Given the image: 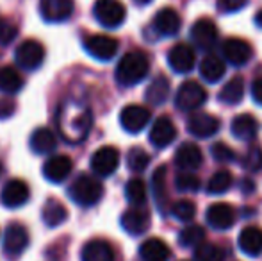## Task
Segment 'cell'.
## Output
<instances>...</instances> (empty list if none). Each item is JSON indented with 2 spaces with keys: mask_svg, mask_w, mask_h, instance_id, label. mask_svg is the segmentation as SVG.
<instances>
[{
  "mask_svg": "<svg viewBox=\"0 0 262 261\" xmlns=\"http://www.w3.org/2000/svg\"><path fill=\"white\" fill-rule=\"evenodd\" d=\"M150 70V63L146 54L134 50V52H127L120 59V63L116 66V83L120 86H134V84L141 83L146 77Z\"/></svg>",
  "mask_w": 262,
  "mask_h": 261,
  "instance_id": "obj_1",
  "label": "cell"
},
{
  "mask_svg": "<svg viewBox=\"0 0 262 261\" xmlns=\"http://www.w3.org/2000/svg\"><path fill=\"white\" fill-rule=\"evenodd\" d=\"M68 195L72 197L73 202H77L82 208H91L95 206L104 195V186L98 179H95L93 175L82 174L72 183L68 190Z\"/></svg>",
  "mask_w": 262,
  "mask_h": 261,
  "instance_id": "obj_2",
  "label": "cell"
},
{
  "mask_svg": "<svg viewBox=\"0 0 262 261\" xmlns=\"http://www.w3.org/2000/svg\"><path fill=\"white\" fill-rule=\"evenodd\" d=\"M97 22L105 29H116L125 22L127 9L120 0H97L93 6Z\"/></svg>",
  "mask_w": 262,
  "mask_h": 261,
  "instance_id": "obj_3",
  "label": "cell"
},
{
  "mask_svg": "<svg viewBox=\"0 0 262 261\" xmlns=\"http://www.w3.org/2000/svg\"><path fill=\"white\" fill-rule=\"evenodd\" d=\"M207 101V91L194 81H186L180 84L175 95V106L180 111H194Z\"/></svg>",
  "mask_w": 262,
  "mask_h": 261,
  "instance_id": "obj_4",
  "label": "cell"
},
{
  "mask_svg": "<svg viewBox=\"0 0 262 261\" xmlns=\"http://www.w3.org/2000/svg\"><path fill=\"white\" fill-rule=\"evenodd\" d=\"M14 59L20 68L32 72V70H38L45 61V49L36 39H27L20 43L18 49L14 50Z\"/></svg>",
  "mask_w": 262,
  "mask_h": 261,
  "instance_id": "obj_5",
  "label": "cell"
},
{
  "mask_svg": "<svg viewBox=\"0 0 262 261\" xmlns=\"http://www.w3.org/2000/svg\"><path fill=\"white\" fill-rule=\"evenodd\" d=\"M84 49L97 61H111L118 52V42L105 34H93L84 39Z\"/></svg>",
  "mask_w": 262,
  "mask_h": 261,
  "instance_id": "obj_6",
  "label": "cell"
},
{
  "mask_svg": "<svg viewBox=\"0 0 262 261\" xmlns=\"http://www.w3.org/2000/svg\"><path fill=\"white\" fill-rule=\"evenodd\" d=\"M118 165H120V152L114 147L107 145L98 149L97 152L91 156V170L97 174L98 177H109L116 172Z\"/></svg>",
  "mask_w": 262,
  "mask_h": 261,
  "instance_id": "obj_7",
  "label": "cell"
},
{
  "mask_svg": "<svg viewBox=\"0 0 262 261\" xmlns=\"http://www.w3.org/2000/svg\"><path fill=\"white\" fill-rule=\"evenodd\" d=\"M2 247L4 252L9 258H18L29 247V233L25 229V226H21V224H11V226H7L6 233H4Z\"/></svg>",
  "mask_w": 262,
  "mask_h": 261,
  "instance_id": "obj_8",
  "label": "cell"
},
{
  "mask_svg": "<svg viewBox=\"0 0 262 261\" xmlns=\"http://www.w3.org/2000/svg\"><path fill=\"white\" fill-rule=\"evenodd\" d=\"M150 109H146L145 106H138V104H132L123 108L120 115V124L127 132L130 134H138L148 126L150 122Z\"/></svg>",
  "mask_w": 262,
  "mask_h": 261,
  "instance_id": "obj_9",
  "label": "cell"
},
{
  "mask_svg": "<svg viewBox=\"0 0 262 261\" xmlns=\"http://www.w3.org/2000/svg\"><path fill=\"white\" fill-rule=\"evenodd\" d=\"M73 0H39V14L45 22L59 24L73 14Z\"/></svg>",
  "mask_w": 262,
  "mask_h": 261,
  "instance_id": "obj_10",
  "label": "cell"
},
{
  "mask_svg": "<svg viewBox=\"0 0 262 261\" xmlns=\"http://www.w3.org/2000/svg\"><path fill=\"white\" fill-rule=\"evenodd\" d=\"M29 195H31V192H29L27 183L21 181V179H11L2 188L0 202H2L6 208L16 209V208H21V206L29 200Z\"/></svg>",
  "mask_w": 262,
  "mask_h": 261,
  "instance_id": "obj_11",
  "label": "cell"
},
{
  "mask_svg": "<svg viewBox=\"0 0 262 261\" xmlns=\"http://www.w3.org/2000/svg\"><path fill=\"white\" fill-rule=\"evenodd\" d=\"M221 52L223 57L234 66L246 65L248 59L252 57V47L239 38H227L221 45Z\"/></svg>",
  "mask_w": 262,
  "mask_h": 261,
  "instance_id": "obj_12",
  "label": "cell"
},
{
  "mask_svg": "<svg viewBox=\"0 0 262 261\" xmlns=\"http://www.w3.org/2000/svg\"><path fill=\"white\" fill-rule=\"evenodd\" d=\"M205 218H207V224L212 229L217 231H225L230 229L235 222V211L232 206L225 204V202H216L207 209L205 213Z\"/></svg>",
  "mask_w": 262,
  "mask_h": 261,
  "instance_id": "obj_13",
  "label": "cell"
},
{
  "mask_svg": "<svg viewBox=\"0 0 262 261\" xmlns=\"http://www.w3.org/2000/svg\"><path fill=\"white\" fill-rule=\"evenodd\" d=\"M177 138V127L168 116H159L150 129V143L157 149L171 145Z\"/></svg>",
  "mask_w": 262,
  "mask_h": 261,
  "instance_id": "obj_14",
  "label": "cell"
},
{
  "mask_svg": "<svg viewBox=\"0 0 262 261\" xmlns=\"http://www.w3.org/2000/svg\"><path fill=\"white\" fill-rule=\"evenodd\" d=\"M191 38H193L194 45H198V49H202V50L212 49L217 39L216 24H214L212 20H209V18H200V20L194 22V25L191 27Z\"/></svg>",
  "mask_w": 262,
  "mask_h": 261,
  "instance_id": "obj_15",
  "label": "cell"
},
{
  "mask_svg": "<svg viewBox=\"0 0 262 261\" xmlns=\"http://www.w3.org/2000/svg\"><path fill=\"white\" fill-rule=\"evenodd\" d=\"M168 63L173 72L177 73H187L194 68V50L186 43L171 47L168 52Z\"/></svg>",
  "mask_w": 262,
  "mask_h": 261,
  "instance_id": "obj_16",
  "label": "cell"
},
{
  "mask_svg": "<svg viewBox=\"0 0 262 261\" xmlns=\"http://www.w3.org/2000/svg\"><path fill=\"white\" fill-rule=\"evenodd\" d=\"M72 159L64 154H59V156H52L50 159H47V163L43 165V175L50 183H62L72 174Z\"/></svg>",
  "mask_w": 262,
  "mask_h": 261,
  "instance_id": "obj_17",
  "label": "cell"
},
{
  "mask_svg": "<svg viewBox=\"0 0 262 261\" xmlns=\"http://www.w3.org/2000/svg\"><path fill=\"white\" fill-rule=\"evenodd\" d=\"M187 131L196 138H209L220 131V120L207 113H196L187 118Z\"/></svg>",
  "mask_w": 262,
  "mask_h": 261,
  "instance_id": "obj_18",
  "label": "cell"
},
{
  "mask_svg": "<svg viewBox=\"0 0 262 261\" xmlns=\"http://www.w3.org/2000/svg\"><path fill=\"white\" fill-rule=\"evenodd\" d=\"M121 227L132 236H139L150 227V216L145 209L130 208L121 215Z\"/></svg>",
  "mask_w": 262,
  "mask_h": 261,
  "instance_id": "obj_19",
  "label": "cell"
},
{
  "mask_svg": "<svg viewBox=\"0 0 262 261\" xmlns=\"http://www.w3.org/2000/svg\"><path fill=\"white\" fill-rule=\"evenodd\" d=\"M180 25L182 20L173 7H164L154 18V29L159 36H175L180 31Z\"/></svg>",
  "mask_w": 262,
  "mask_h": 261,
  "instance_id": "obj_20",
  "label": "cell"
},
{
  "mask_svg": "<svg viewBox=\"0 0 262 261\" xmlns=\"http://www.w3.org/2000/svg\"><path fill=\"white\" fill-rule=\"evenodd\" d=\"M204 154H202L200 147L194 143H182L175 152V165L180 170H194L202 165Z\"/></svg>",
  "mask_w": 262,
  "mask_h": 261,
  "instance_id": "obj_21",
  "label": "cell"
},
{
  "mask_svg": "<svg viewBox=\"0 0 262 261\" xmlns=\"http://www.w3.org/2000/svg\"><path fill=\"white\" fill-rule=\"evenodd\" d=\"M80 261H114V251L105 240H90L80 251Z\"/></svg>",
  "mask_w": 262,
  "mask_h": 261,
  "instance_id": "obj_22",
  "label": "cell"
},
{
  "mask_svg": "<svg viewBox=\"0 0 262 261\" xmlns=\"http://www.w3.org/2000/svg\"><path fill=\"white\" fill-rule=\"evenodd\" d=\"M239 247L246 256H259L262 252V229L248 226L239 234Z\"/></svg>",
  "mask_w": 262,
  "mask_h": 261,
  "instance_id": "obj_23",
  "label": "cell"
},
{
  "mask_svg": "<svg viewBox=\"0 0 262 261\" xmlns=\"http://www.w3.org/2000/svg\"><path fill=\"white\" fill-rule=\"evenodd\" d=\"M230 129L235 138L243 139V142H250V139L255 138L257 132H259V122H257L255 116L245 113V115H239L232 120Z\"/></svg>",
  "mask_w": 262,
  "mask_h": 261,
  "instance_id": "obj_24",
  "label": "cell"
},
{
  "mask_svg": "<svg viewBox=\"0 0 262 261\" xmlns=\"http://www.w3.org/2000/svg\"><path fill=\"white\" fill-rule=\"evenodd\" d=\"M169 247L159 238H148L139 247V261H168Z\"/></svg>",
  "mask_w": 262,
  "mask_h": 261,
  "instance_id": "obj_25",
  "label": "cell"
},
{
  "mask_svg": "<svg viewBox=\"0 0 262 261\" xmlns=\"http://www.w3.org/2000/svg\"><path fill=\"white\" fill-rule=\"evenodd\" d=\"M169 97V81L164 75H159L150 83L145 91V98L152 106H162Z\"/></svg>",
  "mask_w": 262,
  "mask_h": 261,
  "instance_id": "obj_26",
  "label": "cell"
},
{
  "mask_svg": "<svg viewBox=\"0 0 262 261\" xmlns=\"http://www.w3.org/2000/svg\"><path fill=\"white\" fill-rule=\"evenodd\" d=\"M55 145H57V139H55L52 131L45 129V127H39V129H36L34 132H32V136H31L32 152L45 156V154L52 152V150L55 149Z\"/></svg>",
  "mask_w": 262,
  "mask_h": 261,
  "instance_id": "obj_27",
  "label": "cell"
},
{
  "mask_svg": "<svg viewBox=\"0 0 262 261\" xmlns=\"http://www.w3.org/2000/svg\"><path fill=\"white\" fill-rule=\"evenodd\" d=\"M24 88V77L14 66H2L0 68V91L14 95Z\"/></svg>",
  "mask_w": 262,
  "mask_h": 261,
  "instance_id": "obj_28",
  "label": "cell"
},
{
  "mask_svg": "<svg viewBox=\"0 0 262 261\" xmlns=\"http://www.w3.org/2000/svg\"><path fill=\"white\" fill-rule=\"evenodd\" d=\"M166 174H168V168L164 165L156 168L152 175V192L156 197L157 208L161 213H166V202H168V190H166Z\"/></svg>",
  "mask_w": 262,
  "mask_h": 261,
  "instance_id": "obj_29",
  "label": "cell"
},
{
  "mask_svg": "<svg viewBox=\"0 0 262 261\" xmlns=\"http://www.w3.org/2000/svg\"><path fill=\"white\" fill-rule=\"evenodd\" d=\"M41 216H43V222H45L49 227H57L66 222L68 211H66V208L61 204V202H57L55 198H50V200L45 204V208H43Z\"/></svg>",
  "mask_w": 262,
  "mask_h": 261,
  "instance_id": "obj_30",
  "label": "cell"
},
{
  "mask_svg": "<svg viewBox=\"0 0 262 261\" xmlns=\"http://www.w3.org/2000/svg\"><path fill=\"white\" fill-rule=\"evenodd\" d=\"M225 61L220 59L217 56H207L200 65V75L204 77L207 83L214 84L225 75Z\"/></svg>",
  "mask_w": 262,
  "mask_h": 261,
  "instance_id": "obj_31",
  "label": "cell"
},
{
  "mask_svg": "<svg viewBox=\"0 0 262 261\" xmlns=\"http://www.w3.org/2000/svg\"><path fill=\"white\" fill-rule=\"evenodd\" d=\"M243 95H245V81H243V77H234V79H230L225 84L217 97L225 104L234 106L243 101Z\"/></svg>",
  "mask_w": 262,
  "mask_h": 261,
  "instance_id": "obj_32",
  "label": "cell"
},
{
  "mask_svg": "<svg viewBox=\"0 0 262 261\" xmlns=\"http://www.w3.org/2000/svg\"><path fill=\"white\" fill-rule=\"evenodd\" d=\"M125 197L136 208H141L146 202V186L141 179H130L125 185Z\"/></svg>",
  "mask_w": 262,
  "mask_h": 261,
  "instance_id": "obj_33",
  "label": "cell"
},
{
  "mask_svg": "<svg viewBox=\"0 0 262 261\" xmlns=\"http://www.w3.org/2000/svg\"><path fill=\"white\" fill-rule=\"evenodd\" d=\"M232 186V174L228 170H217L216 174L210 177L207 185V192L210 195H221V193L228 192Z\"/></svg>",
  "mask_w": 262,
  "mask_h": 261,
  "instance_id": "obj_34",
  "label": "cell"
},
{
  "mask_svg": "<svg viewBox=\"0 0 262 261\" xmlns=\"http://www.w3.org/2000/svg\"><path fill=\"white\" fill-rule=\"evenodd\" d=\"M148 163H150V156H148V152H146L145 149H141V147H134V149L128 150V154H127V167L130 168L132 172L139 174V172L146 170Z\"/></svg>",
  "mask_w": 262,
  "mask_h": 261,
  "instance_id": "obj_35",
  "label": "cell"
},
{
  "mask_svg": "<svg viewBox=\"0 0 262 261\" xmlns=\"http://www.w3.org/2000/svg\"><path fill=\"white\" fill-rule=\"evenodd\" d=\"M204 240H205V231L200 226H187L179 234V242L182 247H194V245H200Z\"/></svg>",
  "mask_w": 262,
  "mask_h": 261,
  "instance_id": "obj_36",
  "label": "cell"
},
{
  "mask_svg": "<svg viewBox=\"0 0 262 261\" xmlns=\"http://www.w3.org/2000/svg\"><path fill=\"white\" fill-rule=\"evenodd\" d=\"M171 213L175 218L182 220V222H189L196 215V204L189 198H182V200H177L171 206Z\"/></svg>",
  "mask_w": 262,
  "mask_h": 261,
  "instance_id": "obj_37",
  "label": "cell"
},
{
  "mask_svg": "<svg viewBox=\"0 0 262 261\" xmlns=\"http://www.w3.org/2000/svg\"><path fill=\"white\" fill-rule=\"evenodd\" d=\"M200 177L194 175L193 172H187V170H182L180 174H177L175 177V186L177 190L180 192H196L200 188Z\"/></svg>",
  "mask_w": 262,
  "mask_h": 261,
  "instance_id": "obj_38",
  "label": "cell"
},
{
  "mask_svg": "<svg viewBox=\"0 0 262 261\" xmlns=\"http://www.w3.org/2000/svg\"><path fill=\"white\" fill-rule=\"evenodd\" d=\"M194 258H196V261H223V252L214 244H205V242H202L200 245H196Z\"/></svg>",
  "mask_w": 262,
  "mask_h": 261,
  "instance_id": "obj_39",
  "label": "cell"
},
{
  "mask_svg": "<svg viewBox=\"0 0 262 261\" xmlns=\"http://www.w3.org/2000/svg\"><path fill=\"white\" fill-rule=\"evenodd\" d=\"M241 165L245 167V170L248 172H257L262 168V149L257 145H252L248 150H246V154L243 156V161Z\"/></svg>",
  "mask_w": 262,
  "mask_h": 261,
  "instance_id": "obj_40",
  "label": "cell"
},
{
  "mask_svg": "<svg viewBox=\"0 0 262 261\" xmlns=\"http://www.w3.org/2000/svg\"><path fill=\"white\" fill-rule=\"evenodd\" d=\"M210 152H212L214 159L220 161V163H232V161L235 159V152L227 145V143H221V142L214 143Z\"/></svg>",
  "mask_w": 262,
  "mask_h": 261,
  "instance_id": "obj_41",
  "label": "cell"
},
{
  "mask_svg": "<svg viewBox=\"0 0 262 261\" xmlns=\"http://www.w3.org/2000/svg\"><path fill=\"white\" fill-rule=\"evenodd\" d=\"M16 25L6 18H0V45H9L16 38Z\"/></svg>",
  "mask_w": 262,
  "mask_h": 261,
  "instance_id": "obj_42",
  "label": "cell"
},
{
  "mask_svg": "<svg viewBox=\"0 0 262 261\" xmlns=\"http://www.w3.org/2000/svg\"><path fill=\"white\" fill-rule=\"evenodd\" d=\"M248 4V0H216V6L221 13H235L243 9Z\"/></svg>",
  "mask_w": 262,
  "mask_h": 261,
  "instance_id": "obj_43",
  "label": "cell"
},
{
  "mask_svg": "<svg viewBox=\"0 0 262 261\" xmlns=\"http://www.w3.org/2000/svg\"><path fill=\"white\" fill-rule=\"evenodd\" d=\"M252 95H253V101H255L259 106H262V77H259V79L253 81Z\"/></svg>",
  "mask_w": 262,
  "mask_h": 261,
  "instance_id": "obj_44",
  "label": "cell"
},
{
  "mask_svg": "<svg viewBox=\"0 0 262 261\" xmlns=\"http://www.w3.org/2000/svg\"><path fill=\"white\" fill-rule=\"evenodd\" d=\"M14 111V104L11 101H2L0 102V118H9Z\"/></svg>",
  "mask_w": 262,
  "mask_h": 261,
  "instance_id": "obj_45",
  "label": "cell"
},
{
  "mask_svg": "<svg viewBox=\"0 0 262 261\" xmlns=\"http://www.w3.org/2000/svg\"><path fill=\"white\" fill-rule=\"evenodd\" d=\"M243 192H245V193H253V192H255V183H253V181H243Z\"/></svg>",
  "mask_w": 262,
  "mask_h": 261,
  "instance_id": "obj_46",
  "label": "cell"
},
{
  "mask_svg": "<svg viewBox=\"0 0 262 261\" xmlns=\"http://www.w3.org/2000/svg\"><path fill=\"white\" fill-rule=\"evenodd\" d=\"M255 25H257V27H260V29H262V9L255 14Z\"/></svg>",
  "mask_w": 262,
  "mask_h": 261,
  "instance_id": "obj_47",
  "label": "cell"
},
{
  "mask_svg": "<svg viewBox=\"0 0 262 261\" xmlns=\"http://www.w3.org/2000/svg\"><path fill=\"white\" fill-rule=\"evenodd\" d=\"M136 4H139V6H146L148 2H152V0H134Z\"/></svg>",
  "mask_w": 262,
  "mask_h": 261,
  "instance_id": "obj_48",
  "label": "cell"
},
{
  "mask_svg": "<svg viewBox=\"0 0 262 261\" xmlns=\"http://www.w3.org/2000/svg\"><path fill=\"white\" fill-rule=\"evenodd\" d=\"M0 174H2V165H0Z\"/></svg>",
  "mask_w": 262,
  "mask_h": 261,
  "instance_id": "obj_49",
  "label": "cell"
}]
</instances>
